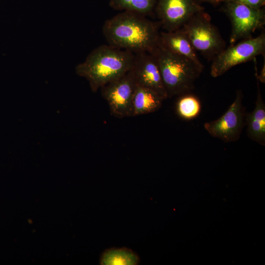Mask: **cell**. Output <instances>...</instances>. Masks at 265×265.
I'll return each mask as SVG.
<instances>
[{
  "label": "cell",
  "instance_id": "cell-6",
  "mask_svg": "<svg viewBox=\"0 0 265 265\" xmlns=\"http://www.w3.org/2000/svg\"><path fill=\"white\" fill-rule=\"evenodd\" d=\"M137 85L131 69L100 88L112 116L118 118L132 117V101Z\"/></svg>",
  "mask_w": 265,
  "mask_h": 265
},
{
  "label": "cell",
  "instance_id": "cell-4",
  "mask_svg": "<svg viewBox=\"0 0 265 265\" xmlns=\"http://www.w3.org/2000/svg\"><path fill=\"white\" fill-rule=\"evenodd\" d=\"M182 28L196 51L213 56L224 50V40L211 23L209 15L204 11L191 17Z\"/></svg>",
  "mask_w": 265,
  "mask_h": 265
},
{
  "label": "cell",
  "instance_id": "cell-2",
  "mask_svg": "<svg viewBox=\"0 0 265 265\" xmlns=\"http://www.w3.org/2000/svg\"><path fill=\"white\" fill-rule=\"evenodd\" d=\"M134 53L110 45L93 50L84 62L76 67V72L88 81L96 92L107 83L125 74L132 67Z\"/></svg>",
  "mask_w": 265,
  "mask_h": 265
},
{
  "label": "cell",
  "instance_id": "cell-7",
  "mask_svg": "<svg viewBox=\"0 0 265 265\" xmlns=\"http://www.w3.org/2000/svg\"><path fill=\"white\" fill-rule=\"evenodd\" d=\"M242 99L241 91H238L235 100L223 115L204 124L212 136L225 142H235L239 138L245 125L246 114Z\"/></svg>",
  "mask_w": 265,
  "mask_h": 265
},
{
  "label": "cell",
  "instance_id": "cell-8",
  "mask_svg": "<svg viewBox=\"0 0 265 265\" xmlns=\"http://www.w3.org/2000/svg\"><path fill=\"white\" fill-rule=\"evenodd\" d=\"M225 11L231 22V45L239 40L250 38L253 33L265 25V12L261 8L228 2Z\"/></svg>",
  "mask_w": 265,
  "mask_h": 265
},
{
  "label": "cell",
  "instance_id": "cell-13",
  "mask_svg": "<svg viewBox=\"0 0 265 265\" xmlns=\"http://www.w3.org/2000/svg\"><path fill=\"white\" fill-rule=\"evenodd\" d=\"M163 100L154 91L137 85L132 101V117L158 110L161 108Z\"/></svg>",
  "mask_w": 265,
  "mask_h": 265
},
{
  "label": "cell",
  "instance_id": "cell-10",
  "mask_svg": "<svg viewBox=\"0 0 265 265\" xmlns=\"http://www.w3.org/2000/svg\"><path fill=\"white\" fill-rule=\"evenodd\" d=\"M132 70L138 85L154 91L164 100L168 98L159 66L152 53H134Z\"/></svg>",
  "mask_w": 265,
  "mask_h": 265
},
{
  "label": "cell",
  "instance_id": "cell-18",
  "mask_svg": "<svg viewBox=\"0 0 265 265\" xmlns=\"http://www.w3.org/2000/svg\"><path fill=\"white\" fill-rule=\"evenodd\" d=\"M203 2H209L212 4H217L219 2H221V0H199Z\"/></svg>",
  "mask_w": 265,
  "mask_h": 265
},
{
  "label": "cell",
  "instance_id": "cell-3",
  "mask_svg": "<svg viewBox=\"0 0 265 265\" xmlns=\"http://www.w3.org/2000/svg\"><path fill=\"white\" fill-rule=\"evenodd\" d=\"M157 62L168 98L189 93L202 72L184 56L158 46L151 53Z\"/></svg>",
  "mask_w": 265,
  "mask_h": 265
},
{
  "label": "cell",
  "instance_id": "cell-11",
  "mask_svg": "<svg viewBox=\"0 0 265 265\" xmlns=\"http://www.w3.org/2000/svg\"><path fill=\"white\" fill-rule=\"evenodd\" d=\"M158 45L172 53L186 57L203 71L204 65L182 27L171 31H160Z\"/></svg>",
  "mask_w": 265,
  "mask_h": 265
},
{
  "label": "cell",
  "instance_id": "cell-1",
  "mask_svg": "<svg viewBox=\"0 0 265 265\" xmlns=\"http://www.w3.org/2000/svg\"><path fill=\"white\" fill-rule=\"evenodd\" d=\"M160 26L145 15L123 11L105 22L103 33L112 46L134 53H151L158 46Z\"/></svg>",
  "mask_w": 265,
  "mask_h": 265
},
{
  "label": "cell",
  "instance_id": "cell-15",
  "mask_svg": "<svg viewBox=\"0 0 265 265\" xmlns=\"http://www.w3.org/2000/svg\"><path fill=\"white\" fill-rule=\"evenodd\" d=\"M158 0H109V5L118 11H130L144 15L151 14Z\"/></svg>",
  "mask_w": 265,
  "mask_h": 265
},
{
  "label": "cell",
  "instance_id": "cell-5",
  "mask_svg": "<svg viewBox=\"0 0 265 265\" xmlns=\"http://www.w3.org/2000/svg\"><path fill=\"white\" fill-rule=\"evenodd\" d=\"M265 34L248 38L231 46L215 55L211 67L213 78L222 76L232 67L254 59L259 55H265Z\"/></svg>",
  "mask_w": 265,
  "mask_h": 265
},
{
  "label": "cell",
  "instance_id": "cell-12",
  "mask_svg": "<svg viewBox=\"0 0 265 265\" xmlns=\"http://www.w3.org/2000/svg\"><path fill=\"white\" fill-rule=\"evenodd\" d=\"M258 92L254 110L246 113L245 125L248 136L252 140L265 145V104L260 91L259 81L257 80Z\"/></svg>",
  "mask_w": 265,
  "mask_h": 265
},
{
  "label": "cell",
  "instance_id": "cell-9",
  "mask_svg": "<svg viewBox=\"0 0 265 265\" xmlns=\"http://www.w3.org/2000/svg\"><path fill=\"white\" fill-rule=\"evenodd\" d=\"M204 9L194 0H158L154 9L161 26L167 31L181 28L191 17Z\"/></svg>",
  "mask_w": 265,
  "mask_h": 265
},
{
  "label": "cell",
  "instance_id": "cell-14",
  "mask_svg": "<svg viewBox=\"0 0 265 265\" xmlns=\"http://www.w3.org/2000/svg\"><path fill=\"white\" fill-rule=\"evenodd\" d=\"M139 262L138 256L127 248L108 249L102 254L100 261L104 265H136Z\"/></svg>",
  "mask_w": 265,
  "mask_h": 265
},
{
  "label": "cell",
  "instance_id": "cell-16",
  "mask_svg": "<svg viewBox=\"0 0 265 265\" xmlns=\"http://www.w3.org/2000/svg\"><path fill=\"white\" fill-rule=\"evenodd\" d=\"M201 105L199 99L189 93L181 96L176 104L178 115L186 120L196 117L201 111Z\"/></svg>",
  "mask_w": 265,
  "mask_h": 265
},
{
  "label": "cell",
  "instance_id": "cell-17",
  "mask_svg": "<svg viewBox=\"0 0 265 265\" xmlns=\"http://www.w3.org/2000/svg\"><path fill=\"white\" fill-rule=\"evenodd\" d=\"M221 1L226 2H237L256 8H261L265 2V0H221Z\"/></svg>",
  "mask_w": 265,
  "mask_h": 265
}]
</instances>
